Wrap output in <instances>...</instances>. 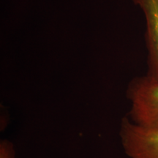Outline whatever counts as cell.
<instances>
[{
    "mask_svg": "<svg viewBox=\"0 0 158 158\" xmlns=\"http://www.w3.org/2000/svg\"><path fill=\"white\" fill-rule=\"evenodd\" d=\"M127 97L130 119L141 127L158 130V80L147 75L136 77L128 85Z\"/></svg>",
    "mask_w": 158,
    "mask_h": 158,
    "instance_id": "1",
    "label": "cell"
},
{
    "mask_svg": "<svg viewBox=\"0 0 158 158\" xmlns=\"http://www.w3.org/2000/svg\"><path fill=\"white\" fill-rule=\"evenodd\" d=\"M118 135L129 158H158V130L141 127L127 116L120 122Z\"/></svg>",
    "mask_w": 158,
    "mask_h": 158,
    "instance_id": "2",
    "label": "cell"
},
{
    "mask_svg": "<svg viewBox=\"0 0 158 158\" xmlns=\"http://www.w3.org/2000/svg\"><path fill=\"white\" fill-rule=\"evenodd\" d=\"M146 20V40L148 50L147 73L158 80V0H134Z\"/></svg>",
    "mask_w": 158,
    "mask_h": 158,
    "instance_id": "3",
    "label": "cell"
},
{
    "mask_svg": "<svg viewBox=\"0 0 158 158\" xmlns=\"http://www.w3.org/2000/svg\"><path fill=\"white\" fill-rule=\"evenodd\" d=\"M0 158H15V152L13 144L7 140L0 142Z\"/></svg>",
    "mask_w": 158,
    "mask_h": 158,
    "instance_id": "4",
    "label": "cell"
}]
</instances>
